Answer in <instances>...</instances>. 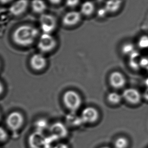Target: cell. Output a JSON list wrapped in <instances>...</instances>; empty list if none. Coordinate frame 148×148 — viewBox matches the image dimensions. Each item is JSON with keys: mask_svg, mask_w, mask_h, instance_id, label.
Wrapping results in <instances>:
<instances>
[{"mask_svg": "<svg viewBox=\"0 0 148 148\" xmlns=\"http://www.w3.org/2000/svg\"><path fill=\"white\" fill-rule=\"evenodd\" d=\"M39 31L37 27L30 25H23L15 29L12 39L15 43L22 47H27L35 42Z\"/></svg>", "mask_w": 148, "mask_h": 148, "instance_id": "obj_1", "label": "cell"}, {"mask_svg": "<svg viewBox=\"0 0 148 148\" xmlns=\"http://www.w3.org/2000/svg\"><path fill=\"white\" fill-rule=\"evenodd\" d=\"M54 140L50 136H46L43 132H36L31 134L29 138V145L31 148H51Z\"/></svg>", "mask_w": 148, "mask_h": 148, "instance_id": "obj_2", "label": "cell"}, {"mask_svg": "<svg viewBox=\"0 0 148 148\" xmlns=\"http://www.w3.org/2000/svg\"><path fill=\"white\" fill-rule=\"evenodd\" d=\"M62 99L66 108L73 112L77 111L82 105V99L80 95L74 90L66 91L64 94Z\"/></svg>", "mask_w": 148, "mask_h": 148, "instance_id": "obj_3", "label": "cell"}, {"mask_svg": "<svg viewBox=\"0 0 148 148\" xmlns=\"http://www.w3.org/2000/svg\"><path fill=\"white\" fill-rule=\"evenodd\" d=\"M57 45V41L51 34L43 33L40 36L37 44L38 48L42 53L52 51Z\"/></svg>", "mask_w": 148, "mask_h": 148, "instance_id": "obj_4", "label": "cell"}, {"mask_svg": "<svg viewBox=\"0 0 148 148\" xmlns=\"http://www.w3.org/2000/svg\"><path fill=\"white\" fill-rule=\"evenodd\" d=\"M40 29L43 33L51 34L58 26V21L53 15L43 13L39 19Z\"/></svg>", "mask_w": 148, "mask_h": 148, "instance_id": "obj_5", "label": "cell"}, {"mask_svg": "<svg viewBox=\"0 0 148 148\" xmlns=\"http://www.w3.org/2000/svg\"><path fill=\"white\" fill-rule=\"evenodd\" d=\"M82 18L83 16L79 11L73 10L64 14L62 18V23L67 27H73L80 25Z\"/></svg>", "mask_w": 148, "mask_h": 148, "instance_id": "obj_6", "label": "cell"}, {"mask_svg": "<svg viewBox=\"0 0 148 148\" xmlns=\"http://www.w3.org/2000/svg\"><path fill=\"white\" fill-rule=\"evenodd\" d=\"M6 123L9 130L15 132L23 126L24 123V117L23 114L17 111L13 112L7 117Z\"/></svg>", "mask_w": 148, "mask_h": 148, "instance_id": "obj_7", "label": "cell"}, {"mask_svg": "<svg viewBox=\"0 0 148 148\" xmlns=\"http://www.w3.org/2000/svg\"><path fill=\"white\" fill-rule=\"evenodd\" d=\"M50 136L55 140L66 138L68 134L66 126L61 122H56L50 126Z\"/></svg>", "mask_w": 148, "mask_h": 148, "instance_id": "obj_8", "label": "cell"}, {"mask_svg": "<svg viewBox=\"0 0 148 148\" xmlns=\"http://www.w3.org/2000/svg\"><path fill=\"white\" fill-rule=\"evenodd\" d=\"M99 117V111L93 107H88L83 110L81 118L83 123H93L97 122Z\"/></svg>", "mask_w": 148, "mask_h": 148, "instance_id": "obj_9", "label": "cell"}, {"mask_svg": "<svg viewBox=\"0 0 148 148\" xmlns=\"http://www.w3.org/2000/svg\"><path fill=\"white\" fill-rule=\"evenodd\" d=\"M47 64V60L41 53L33 54L30 59V65L33 70L40 71L44 69Z\"/></svg>", "mask_w": 148, "mask_h": 148, "instance_id": "obj_10", "label": "cell"}, {"mask_svg": "<svg viewBox=\"0 0 148 148\" xmlns=\"http://www.w3.org/2000/svg\"><path fill=\"white\" fill-rule=\"evenodd\" d=\"M109 80L111 86L116 89H120L123 87L126 81L124 75L119 71L112 72L110 75Z\"/></svg>", "mask_w": 148, "mask_h": 148, "instance_id": "obj_11", "label": "cell"}, {"mask_svg": "<svg viewBox=\"0 0 148 148\" xmlns=\"http://www.w3.org/2000/svg\"><path fill=\"white\" fill-rule=\"evenodd\" d=\"M29 5L28 0H16L11 5L9 11L14 16H19L27 11Z\"/></svg>", "mask_w": 148, "mask_h": 148, "instance_id": "obj_12", "label": "cell"}, {"mask_svg": "<svg viewBox=\"0 0 148 148\" xmlns=\"http://www.w3.org/2000/svg\"><path fill=\"white\" fill-rule=\"evenodd\" d=\"M122 97L132 105H137L141 101L142 97L140 92L135 88H130L124 91Z\"/></svg>", "mask_w": 148, "mask_h": 148, "instance_id": "obj_13", "label": "cell"}, {"mask_svg": "<svg viewBox=\"0 0 148 148\" xmlns=\"http://www.w3.org/2000/svg\"><path fill=\"white\" fill-rule=\"evenodd\" d=\"M96 11V6L94 2L90 0H87L81 3L80 5L79 12L83 17H90Z\"/></svg>", "mask_w": 148, "mask_h": 148, "instance_id": "obj_14", "label": "cell"}, {"mask_svg": "<svg viewBox=\"0 0 148 148\" xmlns=\"http://www.w3.org/2000/svg\"><path fill=\"white\" fill-rule=\"evenodd\" d=\"M123 4V0H107L105 2L103 8L108 14H113L119 12Z\"/></svg>", "mask_w": 148, "mask_h": 148, "instance_id": "obj_15", "label": "cell"}, {"mask_svg": "<svg viewBox=\"0 0 148 148\" xmlns=\"http://www.w3.org/2000/svg\"><path fill=\"white\" fill-rule=\"evenodd\" d=\"M31 6L34 12L41 14L44 13L47 8V4L44 0H32Z\"/></svg>", "mask_w": 148, "mask_h": 148, "instance_id": "obj_16", "label": "cell"}, {"mask_svg": "<svg viewBox=\"0 0 148 148\" xmlns=\"http://www.w3.org/2000/svg\"><path fill=\"white\" fill-rule=\"evenodd\" d=\"M122 96L115 92L110 93L108 95L107 99L109 103L112 105H117L121 101Z\"/></svg>", "mask_w": 148, "mask_h": 148, "instance_id": "obj_17", "label": "cell"}, {"mask_svg": "<svg viewBox=\"0 0 148 148\" xmlns=\"http://www.w3.org/2000/svg\"><path fill=\"white\" fill-rule=\"evenodd\" d=\"M36 132H43L47 129L49 128L50 126L48 123L47 121L44 119L38 120L35 124Z\"/></svg>", "mask_w": 148, "mask_h": 148, "instance_id": "obj_18", "label": "cell"}, {"mask_svg": "<svg viewBox=\"0 0 148 148\" xmlns=\"http://www.w3.org/2000/svg\"><path fill=\"white\" fill-rule=\"evenodd\" d=\"M129 145V142L126 138L121 136L117 138L114 142L115 148H127Z\"/></svg>", "mask_w": 148, "mask_h": 148, "instance_id": "obj_19", "label": "cell"}, {"mask_svg": "<svg viewBox=\"0 0 148 148\" xmlns=\"http://www.w3.org/2000/svg\"><path fill=\"white\" fill-rule=\"evenodd\" d=\"M138 46L141 49H148V35H143L139 38L138 41Z\"/></svg>", "mask_w": 148, "mask_h": 148, "instance_id": "obj_20", "label": "cell"}, {"mask_svg": "<svg viewBox=\"0 0 148 148\" xmlns=\"http://www.w3.org/2000/svg\"><path fill=\"white\" fill-rule=\"evenodd\" d=\"M82 0H66V6L70 8L74 9L79 6L81 4Z\"/></svg>", "mask_w": 148, "mask_h": 148, "instance_id": "obj_21", "label": "cell"}, {"mask_svg": "<svg viewBox=\"0 0 148 148\" xmlns=\"http://www.w3.org/2000/svg\"><path fill=\"white\" fill-rule=\"evenodd\" d=\"M123 52H124L125 53L128 54L130 56L132 55L134 53V46L130 44H128L125 45L123 46Z\"/></svg>", "mask_w": 148, "mask_h": 148, "instance_id": "obj_22", "label": "cell"}, {"mask_svg": "<svg viewBox=\"0 0 148 148\" xmlns=\"http://www.w3.org/2000/svg\"><path fill=\"white\" fill-rule=\"evenodd\" d=\"M8 134L4 128L0 126V143L6 140L8 138Z\"/></svg>", "mask_w": 148, "mask_h": 148, "instance_id": "obj_23", "label": "cell"}, {"mask_svg": "<svg viewBox=\"0 0 148 148\" xmlns=\"http://www.w3.org/2000/svg\"><path fill=\"white\" fill-rule=\"evenodd\" d=\"M97 13H98V16L99 17H102V18L103 17L104 18L108 15L103 7V8L99 10V11H97Z\"/></svg>", "mask_w": 148, "mask_h": 148, "instance_id": "obj_24", "label": "cell"}, {"mask_svg": "<svg viewBox=\"0 0 148 148\" xmlns=\"http://www.w3.org/2000/svg\"><path fill=\"white\" fill-rule=\"evenodd\" d=\"M52 148H70L68 145L64 143H59L52 147Z\"/></svg>", "mask_w": 148, "mask_h": 148, "instance_id": "obj_25", "label": "cell"}, {"mask_svg": "<svg viewBox=\"0 0 148 148\" xmlns=\"http://www.w3.org/2000/svg\"><path fill=\"white\" fill-rule=\"evenodd\" d=\"M50 3L54 5H58L62 2V0H48Z\"/></svg>", "mask_w": 148, "mask_h": 148, "instance_id": "obj_26", "label": "cell"}, {"mask_svg": "<svg viewBox=\"0 0 148 148\" xmlns=\"http://www.w3.org/2000/svg\"><path fill=\"white\" fill-rule=\"evenodd\" d=\"M13 0H0V3L3 4H7L12 2Z\"/></svg>", "mask_w": 148, "mask_h": 148, "instance_id": "obj_27", "label": "cell"}, {"mask_svg": "<svg viewBox=\"0 0 148 148\" xmlns=\"http://www.w3.org/2000/svg\"><path fill=\"white\" fill-rule=\"evenodd\" d=\"M3 91H4V86L3 85L2 83L0 81V95H2Z\"/></svg>", "mask_w": 148, "mask_h": 148, "instance_id": "obj_28", "label": "cell"}, {"mask_svg": "<svg viewBox=\"0 0 148 148\" xmlns=\"http://www.w3.org/2000/svg\"><path fill=\"white\" fill-rule=\"evenodd\" d=\"M146 85H147V86L148 87V78L146 80Z\"/></svg>", "mask_w": 148, "mask_h": 148, "instance_id": "obj_29", "label": "cell"}, {"mask_svg": "<svg viewBox=\"0 0 148 148\" xmlns=\"http://www.w3.org/2000/svg\"><path fill=\"white\" fill-rule=\"evenodd\" d=\"M100 148H112L111 147H107V146H105V147H101Z\"/></svg>", "mask_w": 148, "mask_h": 148, "instance_id": "obj_30", "label": "cell"}, {"mask_svg": "<svg viewBox=\"0 0 148 148\" xmlns=\"http://www.w3.org/2000/svg\"><path fill=\"white\" fill-rule=\"evenodd\" d=\"M1 62H0V69H1Z\"/></svg>", "mask_w": 148, "mask_h": 148, "instance_id": "obj_31", "label": "cell"}, {"mask_svg": "<svg viewBox=\"0 0 148 148\" xmlns=\"http://www.w3.org/2000/svg\"><path fill=\"white\" fill-rule=\"evenodd\" d=\"M0 119H1V114H0Z\"/></svg>", "mask_w": 148, "mask_h": 148, "instance_id": "obj_32", "label": "cell"}]
</instances>
